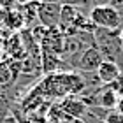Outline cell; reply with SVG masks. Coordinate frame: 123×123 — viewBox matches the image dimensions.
I'll use <instances>...</instances> for the list:
<instances>
[{"label":"cell","instance_id":"cell-1","mask_svg":"<svg viewBox=\"0 0 123 123\" xmlns=\"http://www.w3.org/2000/svg\"><path fill=\"white\" fill-rule=\"evenodd\" d=\"M95 44L102 53L105 62H113L120 67L123 74V44L120 39V28L107 30V28H95Z\"/></svg>","mask_w":123,"mask_h":123},{"label":"cell","instance_id":"cell-2","mask_svg":"<svg viewBox=\"0 0 123 123\" xmlns=\"http://www.w3.org/2000/svg\"><path fill=\"white\" fill-rule=\"evenodd\" d=\"M88 18L92 19L95 28H107V30H116L121 28L123 23L120 19V14L114 5L111 4H98L90 9Z\"/></svg>","mask_w":123,"mask_h":123},{"label":"cell","instance_id":"cell-3","mask_svg":"<svg viewBox=\"0 0 123 123\" xmlns=\"http://www.w3.org/2000/svg\"><path fill=\"white\" fill-rule=\"evenodd\" d=\"M60 11H62V5L56 2H41L39 11H37L39 25H42L44 28L58 26L60 25Z\"/></svg>","mask_w":123,"mask_h":123},{"label":"cell","instance_id":"cell-4","mask_svg":"<svg viewBox=\"0 0 123 123\" xmlns=\"http://www.w3.org/2000/svg\"><path fill=\"white\" fill-rule=\"evenodd\" d=\"M63 39H65V33H63V30H62L60 26L46 28V33H44V37L41 41V49L62 56V51H63Z\"/></svg>","mask_w":123,"mask_h":123},{"label":"cell","instance_id":"cell-5","mask_svg":"<svg viewBox=\"0 0 123 123\" xmlns=\"http://www.w3.org/2000/svg\"><path fill=\"white\" fill-rule=\"evenodd\" d=\"M104 62V56L102 53L98 51L97 46L93 48H88L85 53L81 55L79 62L76 65V72H97L98 65Z\"/></svg>","mask_w":123,"mask_h":123},{"label":"cell","instance_id":"cell-6","mask_svg":"<svg viewBox=\"0 0 123 123\" xmlns=\"http://www.w3.org/2000/svg\"><path fill=\"white\" fill-rule=\"evenodd\" d=\"M41 69H42V74H55V72H67L70 70L69 65L65 63L62 56L55 53H49V51H44L41 49Z\"/></svg>","mask_w":123,"mask_h":123},{"label":"cell","instance_id":"cell-7","mask_svg":"<svg viewBox=\"0 0 123 123\" xmlns=\"http://www.w3.org/2000/svg\"><path fill=\"white\" fill-rule=\"evenodd\" d=\"M58 105H60V109L63 111L67 116L79 118V120L85 118V114H86V111H88L86 104L83 102L79 97H72V95H70V97H65V98L58 100Z\"/></svg>","mask_w":123,"mask_h":123},{"label":"cell","instance_id":"cell-8","mask_svg":"<svg viewBox=\"0 0 123 123\" xmlns=\"http://www.w3.org/2000/svg\"><path fill=\"white\" fill-rule=\"evenodd\" d=\"M120 74H121L120 67L116 63H113V62H105V60L98 65V69H97V76H98V79L102 81L104 85H111Z\"/></svg>","mask_w":123,"mask_h":123},{"label":"cell","instance_id":"cell-9","mask_svg":"<svg viewBox=\"0 0 123 123\" xmlns=\"http://www.w3.org/2000/svg\"><path fill=\"white\" fill-rule=\"evenodd\" d=\"M39 5H41L39 0H30V2L19 5V12H21V16H23L25 25L28 26V28H33L35 25H39V19H37Z\"/></svg>","mask_w":123,"mask_h":123},{"label":"cell","instance_id":"cell-10","mask_svg":"<svg viewBox=\"0 0 123 123\" xmlns=\"http://www.w3.org/2000/svg\"><path fill=\"white\" fill-rule=\"evenodd\" d=\"M81 12V9L79 7H76V5H70V4H65V5H62V11H60V28L62 30H67V28H70L72 25H74V21L76 18L79 16Z\"/></svg>","mask_w":123,"mask_h":123},{"label":"cell","instance_id":"cell-11","mask_svg":"<svg viewBox=\"0 0 123 123\" xmlns=\"http://www.w3.org/2000/svg\"><path fill=\"white\" fill-rule=\"evenodd\" d=\"M4 21H5V25L9 26V30H19V28H23V25H25V19H23V16H21L19 9L18 11H7Z\"/></svg>","mask_w":123,"mask_h":123},{"label":"cell","instance_id":"cell-12","mask_svg":"<svg viewBox=\"0 0 123 123\" xmlns=\"http://www.w3.org/2000/svg\"><path fill=\"white\" fill-rule=\"evenodd\" d=\"M104 123H123V114H120L116 109H111L105 116Z\"/></svg>","mask_w":123,"mask_h":123},{"label":"cell","instance_id":"cell-13","mask_svg":"<svg viewBox=\"0 0 123 123\" xmlns=\"http://www.w3.org/2000/svg\"><path fill=\"white\" fill-rule=\"evenodd\" d=\"M111 86H113V90L118 93V97H121L123 95V74H120L116 79L111 83Z\"/></svg>","mask_w":123,"mask_h":123},{"label":"cell","instance_id":"cell-14","mask_svg":"<svg viewBox=\"0 0 123 123\" xmlns=\"http://www.w3.org/2000/svg\"><path fill=\"white\" fill-rule=\"evenodd\" d=\"M116 111H118L120 114H123V95L118 98V104H116Z\"/></svg>","mask_w":123,"mask_h":123},{"label":"cell","instance_id":"cell-15","mask_svg":"<svg viewBox=\"0 0 123 123\" xmlns=\"http://www.w3.org/2000/svg\"><path fill=\"white\" fill-rule=\"evenodd\" d=\"M114 7H116V11H118V14H120V19H121V23H123V4H116Z\"/></svg>","mask_w":123,"mask_h":123},{"label":"cell","instance_id":"cell-16","mask_svg":"<svg viewBox=\"0 0 123 123\" xmlns=\"http://www.w3.org/2000/svg\"><path fill=\"white\" fill-rule=\"evenodd\" d=\"M26 2H30V0H16V4H18V5H23V4H26Z\"/></svg>","mask_w":123,"mask_h":123},{"label":"cell","instance_id":"cell-17","mask_svg":"<svg viewBox=\"0 0 123 123\" xmlns=\"http://www.w3.org/2000/svg\"><path fill=\"white\" fill-rule=\"evenodd\" d=\"M120 39H121V44H123V26L120 28Z\"/></svg>","mask_w":123,"mask_h":123},{"label":"cell","instance_id":"cell-18","mask_svg":"<svg viewBox=\"0 0 123 123\" xmlns=\"http://www.w3.org/2000/svg\"><path fill=\"white\" fill-rule=\"evenodd\" d=\"M0 62H2V49H0Z\"/></svg>","mask_w":123,"mask_h":123},{"label":"cell","instance_id":"cell-19","mask_svg":"<svg viewBox=\"0 0 123 123\" xmlns=\"http://www.w3.org/2000/svg\"><path fill=\"white\" fill-rule=\"evenodd\" d=\"M48 123H55V121H49V120H48Z\"/></svg>","mask_w":123,"mask_h":123}]
</instances>
